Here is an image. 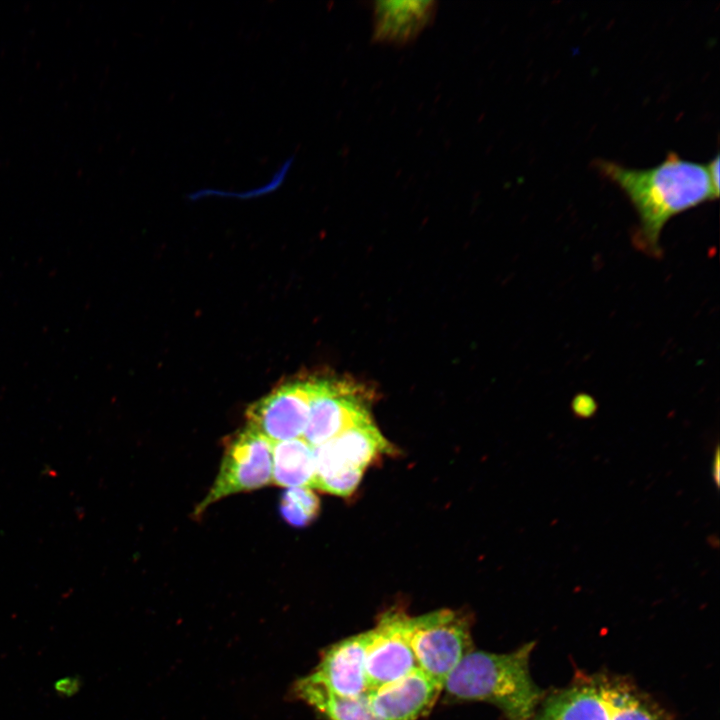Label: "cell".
Returning a JSON list of instances; mask_svg holds the SVG:
<instances>
[{
  "label": "cell",
  "instance_id": "3957f363",
  "mask_svg": "<svg viewBox=\"0 0 720 720\" xmlns=\"http://www.w3.org/2000/svg\"><path fill=\"white\" fill-rule=\"evenodd\" d=\"M532 720H668L665 714L619 680L595 677L552 695Z\"/></svg>",
  "mask_w": 720,
  "mask_h": 720
},
{
  "label": "cell",
  "instance_id": "2e32d148",
  "mask_svg": "<svg viewBox=\"0 0 720 720\" xmlns=\"http://www.w3.org/2000/svg\"><path fill=\"white\" fill-rule=\"evenodd\" d=\"M294 161V157H288L271 175L270 179L263 183V185L248 189L245 191L235 192L226 191L220 189L204 188L190 194L191 199H198L204 196H223V197H234V198H252L271 193L284 183Z\"/></svg>",
  "mask_w": 720,
  "mask_h": 720
},
{
  "label": "cell",
  "instance_id": "5bb4252c",
  "mask_svg": "<svg viewBox=\"0 0 720 720\" xmlns=\"http://www.w3.org/2000/svg\"><path fill=\"white\" fill-rule=\"evenodd\" d=\"M296 694L328 720H381L374 713L369 692L356 697L330 692L307 676L296 683Z\"/></svg>",
  "mask_w": 720,
  "mask_h": 720
},
{
  "label": "cell",
  "instance_id": "ac0fdd59",
  "mask_svg": "<svg viewBox=\"0 0 720 720\" xmlns=\"http://www.w3.org/2000/svg\"><path fill=\"white\" fill-rule=\"evenodd\" d=\"M719 155L716 154L707 164V170L714 188L719 191Z\"/></svg>",
  "mask_w": 720,
  "mask_h": 720
},
{
  "label": "cell",
  "instance_id": "5b68a950",
  "mask_svg": "<svg viewBox=\"0 0 720 720\" xmlns=\"http://www.w3.org/2000/svg\"><path fill=\"white\" fill-rule=\"evenodd\" d=\"M410 645L418 668L443 688L471 651L470 624L463 615L447 609L411 617Z\"/></svg>",
  "mask_w": 720,
  "mask_h": 720
},
{
  "label": "cell",
  "instance_id": "7c38bea8",
  "mask_svg": "<svg viewBox=\"0 0 720 720\" xmlns=\"http://www.w3.org/2000/svg\"><path fill=\"white\" fill-rule=\"evenodd\" d=\"M437 5L434 0L374 1L372 40L395 46L409 44L432 23Z\"/></svg>",
  "mask_w": 720,
  "mask_h": 720
},
{
  "label": "cell",
  "instance_id": "e0dca14e",
  "mask_svg": "<svg viewBox=\"0 0 720 720\" xmlns=\"http://www.w3.org/2000/svg\"><path fill=\"white\" fill-rule=\"evenodd\" d=\"M573 410L579 416H589L595 410L594 401L591 398H586L585 396H582L581 398L578 397L573 402Z\"/></svg>",
  "mask_w": 720,
  "mask_h": 720
},
{
  "label": "cell",
  "instance_id": "9a60e30c",
  "mask_svg": "<svg viewBox=\"0 0 720 720\" xmlns=\"http://www.w3.org/2000/svg\"><path fill=\"white\" fill-rule=\"evenodd\" d=\"M320 501L310 487L288 488L280 500L282 517L292 526L303 527L318 515Z\"/></svg>",
  "mask_w": 720,
  "mask_h": 720
},
{
  "label": "cell",
  "instance_id": "6da1fadb",
  "mask_svg": "<svg viewBox=\"0 0 720 720\" xmlns=\"http://www.w3.org/2000/svg\"><path fill=\"white\" fill-rule=\"evenodd\" d=\"M595 165L631 201L639 216L642 245L654 254L670 218L719 196L706 164L683 159L674 152L648 169L629 168L606 160H597Z\"/></svg>",
  "mask_w": 720,
  "mask_h": 720
},
{
  "label": "cell",
  "instance_id": "277c9868",
  "mask_svg": "<svg viewBox=\"0 0 720 720\" xmlns=\"http://www.w3.org/2000/svg\"><path fill=\"white\" fill-rule=\"evenodd\" d=\"M389 448L387 440L371 419L347 429L313 447V488L332 495L348 496L359 485L368 464Z\"/></svg>",
  "mask_w": 720,
  "mask_h": 720
},
{
  "label": "cell",
  "instance_id": "8fae6325",
  "mask_svg": "<svg viewBox=\"0 0 720 720\" xmlns=\"http://www.w3.org/2000/svg\"><path fill=\"white\" fill-rule=\"evenodd\" d=\"M442 686L419 668L369 691L374 713L381 720H418L435 703Z\"/></svg>",
  "mask_w": 720,
  "mask_h": 720
},
{
  "label": "cell",
  "instance_id": "8992f818",
  "mask_svg": "<svg viewBox=\"0 0 720 720\" xmlns=\"http://www.w3.org/2000/svg\"><path fill=\"white\" fill-rule=\"evenodd\" d=\"M272 445L267 437L249 426L234 434L227 441L214 484L194 514L199 516L210 505L229 495L271 484Z\"/></svg>",
  "mask_w": 720,
  "mask_h": 720
},
{
  "label": "cell",
  "instance_id": "7a4b0ae2",
  "mask_svg": "<svg viewBox=\"0 0 720 720\" xmlns=\"http://www.w3.org/2000/svg\"><path fill=\"white\" fill-rule=\"evenodd\" d=\"M534 642L509 653L471 650L446 679L452 697L477 700L498 707L506 720H532L542 691L529 671Z\"/></svg>",
  "mask_w": 720,
  "mask_h": 720
},
{
  "label": "cell",
  "instance_id": "ba28073f",
  "mask_svg": "<svg viewBox=\"0 0 720 720\" xmlns=\"http://www.w3.org/2000/svg\"><path fill=\"white\" fill-rule=\"evenodd\" d=\"M410 620L411 616L401 611H389L368 630L366 673L370 690L418 668L410 645Z\"/></svg>",
  "mask_w": 720,
  "mask_h": 720
},
{
  "label": "cell",
  "instance_id": "4fadbf2b",
  "mask_svg": "<svg viewBox=\"0 0 720 720\" xmlns=\"http://www.w3.org/2000/svg\"><path fill=\"white\" fill-rule=\"evenodd\" d=\"M272 482L286 488L314 487L313 447L304 438L272 442Z\"/></svg>",
  "mask_w": 720,
  "mask_h": 720
},
{
  "label": "cell",
  "instance_id": "52a82bcc",
  "mask_svg": "<svg viewBox=\"0 0 720 720\" xmlns=\"http://www.w3.org/2000/svg\"><path fill=\"white\" fill-rule=\"evenodd\" d=\"M315 387L316 380H297L279 386L247 409V426L271 442L302 438Z\"/></svg>",
  "mask_w": 720,
  "mask_h": 720
},
{
  "label": "cell",
  "instance_id": "30bf717a",
  "mask_svg": "<svg viewBox=\"0 0 720 720\" xmlns=\"http://www.w3.org/2000/svg\"><path fill=\"white\" fill-rule=\"evenodd\" d=\"M369 632L345 638L322 655L313 673L307 677L340 696L356 697L370 691L366 673V649Z\"/></svg>",
  "mask_w": 720,
  "mask_h": 720
},
{
  "label": "cell",
  "instance_id": "9c48e42d",
  "mask_svg": "<svg viewBox=\"0 0 720 720\" xmlns=\"http://www.w3.org/2000/svg\"><path fill=\"white\" fill-rule=\"evenodd\" d=\"M370 419L360 392L342 382L316 380L303 438L316 447Z\"/></svg>",
  "mask_w": 720,
  "mask_h": 720
}]
</instances>
